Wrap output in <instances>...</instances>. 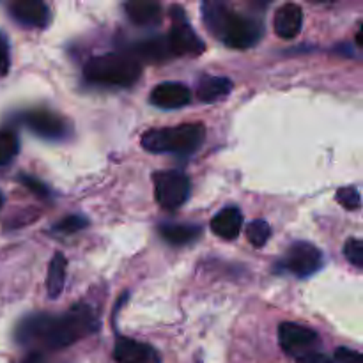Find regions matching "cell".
<instances>
[{
	"label": "cell",
	"instance_id": "obj_26",
	"mask_svg": "<svg viewBox=\"0 0 363 363\" xmlns=\"http://www.w3.org/2000/svg\"><path fill=\"white\" fill-rule=\"evenodd\" d=\"M9 64V45H7V39L0 34V77H4L7 73Z\"/></svg>",
	"mask_w": 363,
	"mask_h": 363
},
{
	"label": "cell",
	"instance_id": "obj_9",
	"mask_svg": "<svg viewBox=\"0 0 363 363\" xmlns=\"http://www.w3.org/2000/svg\"><path fill=\"white\" fill-rule=\"evenodd\" d=\"M23 123L32 133H35L41 138H46V140H59V138L66 137V121L59 113L50 112V110H30V112L23 116Z\"/></svg>",
	"mask_w": 363,
	"mask_h": 363
},
{
	"label": "cell",
	"instance_id": "obj_12",
	"mask_svg": "<svg viewBox=\"0 0 363 363\" xmlns=\"http://www.w3.org/2000/svg\"><path fill=\"white\" fill-rule=\"evenodd\" d=\"M9 13L18 23L45 28L50 23V9L41 0H16L9 4Z\"/></svg>",
	"mask_w": 363,
	"mask_h": 363
},
{
	"label": "cell",
	"instance_id": "obj_19",
	"mask_svg": "<svg viewBox=\"0 0 363 363\" xmlns=\"http://www.w3.org/2000/svg\"><path fill=\"white\" fill-rule=\"evenodd\" d=\"M135 52H137L142 59L151 60V62H160V60H165L169 59V57H172L165 35H158V38L140 41L135 46Z\"/></svg>",
	"mask_w": 363,
	"mask_h": 363
},
{
	"label": "cell",
	"instance_id": "obj_17",
	"mask_svg": "<svg viewBox=\"0 0 363 363\" xmlns=\"http://www.w3.org/2000/svg\"><path fill=\"white\" fill-rule=\"evenodd\" d=\"M160 236L174 247H183L201 236V227L186 225V223H162L158 229Z\"/></svg>",
	"mask_w": 363,
	"mask_h": 363
},
{
	"label": "cell",
	"instance_id": "obj_11",
	"mask_svg": "<svg viewBox=\"0 0 363 363\" xmlns=\"http://www.w3.org/2000/svg\"><path fill=\"white\" fill-rule=\"evenodd\" d=\"M149 99L158 108L176 110L183 108L191 101V91L179 82H163L152 89Z\"/></svg>",
	"mask_w": 363,
	"mask_h": 363
},
{
	"label": "cell",
	"instance_id": "obj_16",
	"mask_svg": "<svg viewBox=\"0 0 363 363\" xmlns=\"http://www.w3.org/2000/svg\"><path fill=\"white\" fill-rule=\"evenodd\" d=\"M233 91V82L225 77H204L197 85V98L204 103H215Z\"/></svg>",
	"mask_w": 363,
	"mask_h": 363
},
{
	"label": "cell",
	"instance_id": "obj_7",
	"mask_svg": "<svg viewBox=\"0 0 363 363\" xmlns=\"http://www.w3.org/2000/svg\"><path fill=\"white\" fill-rule=\"evenodd\" d=\"M282 266L286 272H289L291 275L300 277H311L318 272L323 266V254L318 247H314L312 243L307 241H296L289 247V250L286 252V257H284Z\"/></svg>",
	"mask_w": 363,
	"mask_h": 363
},
{
	"label": "cell",
	"instance_id": "obj_10",
	"mask_svg": "<svg viewBox=\"0 0 363 363\" xmlns=\"http://www.w3.org/2000/svg\"><path fill=\"white\" fill-rule=\"evenodd\" d=\"M113 360L117 363H162V358L155 347L130 337H117L113 346Z\"/></svg>",
	"mask_w": 363,
	"mask_h": 363
},
{
	"label": "cell",
	"instance_id": "obj_24",
	"mask_svg": "<svg viewBox=\"0 0 363 363\" xmlns=\"http://www.w3.org/2000/svg\"><path fill=\"white\" fill-rule=\"evenodd\" d=\"M337 201H339V204L342 206V208L350 209V211H353V209H360V206H362L360 194H358L357 188H353V186L340 188V190H337Z\"/></svg>",
	"mask_w": 363,
	"mask_h": 363
},
{
	"label": "cell",
	"instance_id": "obj_18",
	"mask_svg": "<svg viewBox=\"0 0 363 363\" xmlns=\"http://www.w3.org/2000/svg\"><path fill=\"white\" fill-rule=\"evenodd\" d=\"M66 257L62 254L53 255L52 262L48 266V275H46V293L52 300H57L62 293L64 284H66Z\"/></svg>",
	"mask_w": 363,
	"mask_h": 363
},
{
	"label": "cell",
	"instance_id": "obj_28",
	"mask_svg": "<svg viewBox=\"0 0 363 363\" xmlns=\"http://www.w3.org/2000/svg\"><path fill=\"white\" fill-rule=\"evenodd\" d=\"M21 183H23L27 188H30V190L34 191V194L48 195V190H46V186H43V183H39L38 179H32V177L23 176V177H21Z\"/></svg>",
	"mask_w": 363,
	"mask_h": 363
},
{
	"label": "cell",
	"instance_id": "obj_20",
	"mask_svg": "<svg viewBox=\"0 0 363 363\" xmlns=\"http://www.w3.org/2000/svg\"><path fill=\"white\" fill-rule=\"evenodd\" d=\"M18 137L9 130H0V167L9 165L18 155Z\"/></svg>",
	"mask_w": 363,
	"mask_h": 363
},
{
	"label": "cell",
	"instance_id": "obj_2",
	"mask_svg": "<svg viewBox=\"0 0 363 363\" xmlns=\"http://www.w3.org/2000/svg\"><path fill=\"white\" fill-rule=\"evenodd\" d=\"M202 18L211 34L230 48H250L262 35V25L257 20L234 13L222 2H206Z\"/></svg>",
	"mask_w": 363,
	"mask_h": 363
},
{
	"label": "cell",
	"instance_id": "obj_21",
	"mask_svg": "<svg viewBox=\"0 0 363 363\" xmlns=\"http://www.w3.org/2000/svg\"><path fill=\"white\" fill-rule=\"evenodd\" d=\"M269 236H272V229H269L268 222H264V220H254V222H250V225L247 229V238L254 247H264L268 243Z\"/></svg>",
	"mask_w": 363,
	"mask_h": 363
},
{
	"label": "cell",
	"instance_id": "obj_25",
	"mask_svg": "<svg viewBox=\"0 0 363 363\" xmlns=\"http://www.w3.org/2000/svg\"><path fill=\"white\" fill-rule=\"evenodd\" d=\"M333 360L337 363H363L362 354L358 351L350 350V347H339L333 354Z\"/></svg>",
	"mask_w": 363,
	"mask_h": 363
},
{
	"label": "cell",
	"instance_id": "obj_5",
	"mask_svg": "<svg viewBox=\"0 0 363 363\" xmlns=\"http://www.w3.org/2000/svg\"><path fill=\"white\" fill-rule=\"evenodd\" d=\"M156 202L167 211L179 209L188 201L191 183L181 170H160L152 176Z\"/></svg>",
	"mask_w": 363,
	"mask_h": 363
},
{
	"label": "cell",
	"instance_id": "obj_30",
	"mask_svg": "<svg viewBox=\"0 0 363 363\" xmlns=\"http://www.w3.org/2000/svg\"><path fill=\"white\" fill-rule=\"evenodd\" d=\"M4 206V197H2V194H0V208H2Z\"/></svg>",
	"mask_w": 363,
	"mask_h": 363
},
{
	"label": "cell",
	"instance_id": "obj_15",
	"mask_svg": "<svg viewBox=\"0 0 363 363\" xmlns=\"http://www.w3.org/2000/svg\"><path fill=\"white\" fill-rule=\"evenodd\" d=\"M128 18L133 23L149 27L162 20V6L158 2H147V0H131L124 4Z\"/></svg>",
	"mask_w": 363,
	"mask_h": 363
},
{
	"label": "cell",
	"instance_id": "obj_6",
	"mask_svg": "<svg viewBox=\"0 0 363 363\" xmlns=\"http://www.w3.org/2000/svg\"><path fill=\"white\" fill-rule=\"evenodd\" d=\"M172 18L174 23L170 28L169 35H167V43H169V48L172 55H201L204 53L206 45L201 38L197 35V32L186 23L184 20L183 9H172Z\"/></svg>",
	"mask_w": 363,
	"mask_h": 363
},
{
	"label": "cell",
	"instance_id": "obj_23",
	"mask_svg": "<svg viewBox=\"0 0 363 363\" xmlns=\"http://www.w3.org/2000/svg\"><path fill=\"white\" fill-rule=\"evenodd\" d=\"M85 225H87V220H85L84 216L71 215V216H66L64 220H60L59 223H55V225H53V230L60 234H73V233H78V230L85 229Z\"/></svg>",
	"mask_w": 363,
	"mask_h": 363
},
{
	"label": "cell",
	"instance_id": "obj_8",
	"mask_svg": "<svg viewBox=\"0 0 363 363\" xmlns=\"http://www.w3.org/2000/svg\"><path fill=\"white\" fill-rule=\"evenodd\" d=\"M279 340L284 353L300 358L314 351V347L319 344V335L308 326L298 325V323H282L279 326Z\"/></svg>",
	"mask_w": 363,
	"mask_h": 363
},
{
	"label": "cell",
	"instance_id": "obj_22",
	"mask_svg": "<svg viewBox=\"0 0 363 363\" xmlns=\"http://www.w3.org/2000/svg\"><path fill=\"white\" fill-rule=\"evenodd\" d=\"M344 255H346V259L354 268L363 269V243L358 238H351V240L346 241Z\"/></svg>",
	"mask_w": 363,
	"mask_h": 363
},
{
	"label": "cell",
	"instance_id": "obj_13",
	"mask_svg": "<svg viewBox=\"0 0 363 363\" xmlns=\"http://www.w3.org/2000/svg\"><path fill=\"white\" fill-rule=\"evenodd\" d=\"M303 25V11L296 4H284L275 13V32L282 39H294Z\"/></svg>",
	"mask_w": 363,
	"mask_h": 363
},
{
	"label": "cell",
	"instance_id": "obj_14",
	"mask_svg": "<svg viewBox=\"0 0 363 363\" xmlns=\"http://www.w3.org/2000/svg\"><path fill=\"white\" fill-rule=\"evenodd\" d=\"M241 227H243V215L238 208H223L216 213L211 220V230L218 238L227 241H233L240 236Z\"/></svg>",
	"mask_w": 363,
	"mask_h": 363
},
{
	"label": "cell",
	"instance_id": "obj_27",
	"mask_svg": "<svg viewBox=\"0 0 363 363\" xmlns=\"http://www.w3.org/2000/svg\"><path fill=\"white\" fill-rule=\"evenodd\" d=\"M296 363H335L326 354L318 353V351H312V353L303 354V357L296 358Z\"/></svg>",
	"mask_w": 363,
	"mask_h": 363
},
{
	"label": "cell",
	"instance_id": "obj_3",
	"mask_svg": "<svg viewBox=\"0 0 363 363\" xmlns=\"http://www.w3.org/2000/svg\"><path fill=\"white\" fill-rule=\"evenodd\" d=\"M206 138L204 124H179V126L156 128L142 135V147L149 152L188 156L194 155Z\"/></svg>",
	"mask_w": 363,
	"mask_h": 363
},
{
	"label": "cell",
	"instance_id": "obj_4",
	"mask_svg": "<svg viewBox=\"0 0 363 363\" xmlns=\"http://www.w3.org/2000/svg\"><path fill=\"white\" fill-rule=\"evenodd\" d=\"M142 67L135 57L124 53H105L92 57L84 67L87 82L106 87H130L140 78Z\"/></svg>",
	"mask_w": 363,
	"mask_h": 363
},
{
	"label": "cell",
	"instance_id": "obj_1",
	"mask_svg": "<svg viewBox=\"0 0 363 363\" xmlns=\"http://www.w3.org/2000/svg\"><path fill=\"white\" fill-rule=\"evenodd\" d=\"M98 330L94 308L85 303L73 305L66 314H34L18 325L16 340L20 344H41L48 350H64Z\"/></svg>",
	"mask_w": 363,
	"mask_h": 363
},
{
	"label": "cell",
	"instance_id": "obj_29",
	"mask_svg": "<svg viewBox=\"0 0 363 363\" xmlns=\"http://www.w3.org/2000/svg\"><path fill=\"white\" fill-rule=\"evenodd\" d=\"M21 363H48V360H46L45 354L39 353V351H32V353H28L27 357L21 360Z\"/></svg>",
	"mask_w": 363,
	"mask_h": 363
}]
</instances>
